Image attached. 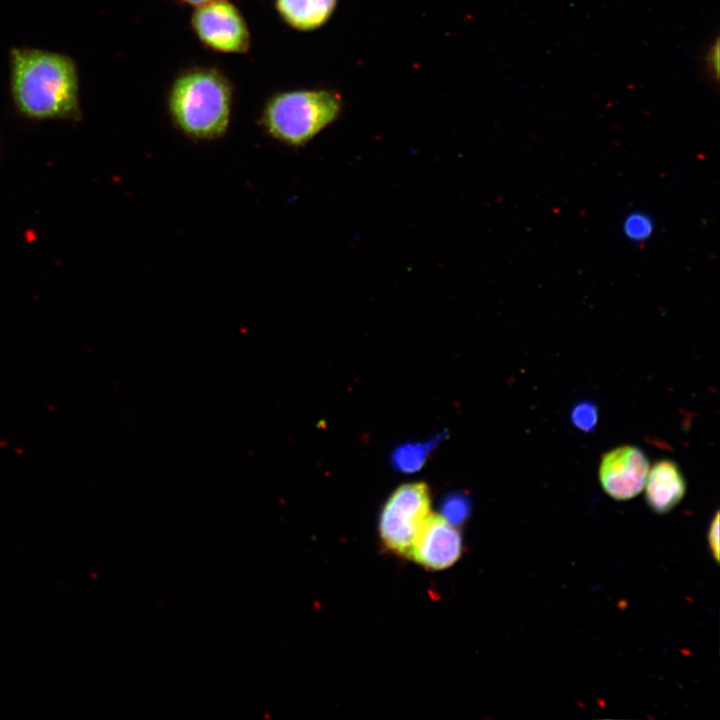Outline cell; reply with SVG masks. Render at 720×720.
I'll use <instances>...</instances> for the list:
<instances>
[{
    "mask_svg": "<svg viewBox=\"0 0 720 720\" xmlns=\"http://www.w3.org/2000/svg\"><path fill=\"white\" fill-rule=\"evenodd\" d=\"M423 460V451L416 447L403 448L397 455V462L405 469L417 468Z\"/></svg>",
    "mask_w": 720,
    "mask_h": 720,
    "instance_id": "cell-14",
    "label": "cell"
},
{
    "mask_svg": "<svg viewBox=\"0 0 720 720\" xmlns=\"http://www.w3.org/2000/svg\"><path fill=\"white\" fill-rule=\"evenodd\" d=\"M11 94L18 110L33 119L79 120V78L63 54L14 48L10 52Z\"/></svg>",
    "mask_w": 720,
    "mask_h": 720,
    "instance_id": "cell-1",
    "label": "cell"
},
{
    "mask_svg": "<svg viewBox=\"0 0 720 720\" xmlns=\"http://www.w3.org/2000/svg\"><path fill=\"white\" fill-rule=\"evenodd\" d=\"M430 506L429 489L423 482L403 484L394 490L379 519L383 545L407 557L420 527L431 513Z\"/></svg>",
    "mask_w": 720,
    "mask_h": 720,
    "instance_id": "cell-4",
    "label": "cell"
},
{
    "mask_svg": "<svg viewBox=\"0 0 720 720\" xmlns=\"http://www.w3.org/2000/svg\"><path fill=\"white\" fill-rule=\"evenodd\" d=\"M707 542L713 559L719 562V513L716 512L707 532Z\"/></svg>",
    "mask_w": 720,
    "mask_h": 720,
    "instance_id": "cell-15",
    "label": "cell"
},
{
    "mask_svg": "<svg viewBox=\"0 0 720 720\" xmlns=\"http://www.w3.org/2000/svg\"><path fill=\"white\" fill-rule=\"evenodd\" d=\"M649 468L644 450L635 445H621L602 455L599 482L611 498L629 500L644 489Z\"/></svg>",
    "mask_w": 720,
    "mask_h": 720,
    "instance_id": "cell-6",
    "label": "cell"
},
{
    "mask_svg": "<svg viewBox=\"0 0 720 720\" xmlns=\"http://www.w3.org/2000/svg\"><path fill=\"white\" fill-rule=\"evenodd\" d=\"M462 538L454 524L443 515L430 513L420 527L408 558L424 568L443 570L461 556Z\"/></svg>",
    "mask_w": 720,
    "mask_h": 720,
    "instance_id": "cell-7",
    "label": "cell"
},
{
    "mask_svg": "<svg viewBox=\"0 0 720 720\" xmlns=\"http://www.w3.org/2000/svg\"><path fill=\"white\" fill-rule=\"evenodd\" d=\"M704 68L708 77L717 82L719 77V40L715 39L704 54Z\"/></svg>",
    "mask_w": 720,
    "mask_h": 720,
    "instance_id": "cell-13",
    "label": "cell"
},
{
    "mask_svg": "<svg viewBox=\"0 0 720 720\" xmlns=\"http://www.w3.org/2000/svg\"><path fill=\"white\" fill-rule=\"evenodd\" d=\"M622 233L624 237L635 244L647 242L655 232V221L646 212L634 210L623 218Z\"/></svg>",
    "mask_w": 720,
    "mask_h": 720,
    "instance_id": "cell-10",
    "label": "cell"
},
{
    "mask_svg": "<svg viewBox=\"0 0 720 720\" xmlns=\"http://www.w3.org/2000/svg\"><path fill=\"white\" fill-rule=\"evenodd\" d=\"M341 107V98L331 91H289L267 102L261 122L273 139L297 148L306 145L333 123Z\"/></svg>",
    "mask_w": 720,
    "mask_h": 720,
    "instance_id": "cell-3",
    "label": "cell"
},
{
    "mask_svg": "<svg viewBox=\"0 0 720 720\" xmlns=\"http://www.w3.org/2000/svg\"><path fill=\"white\" fill-rule=\"evenodd\" d=\"M192 26L207 46L222 52H245L249 32L236 7L226 0H213L198 7Z\"/></svg>",
    "mask_w": 720,
    "mask_h": 720,
    "instance_id": "cell-5",
    "label": "cell"
},
{
    "mask_svg": "<svg viewBox=\"0 0 720 720\" xmlns=\"http://www.w3.org/2000/svg\"><path fill=\"white\" fill-rule=\"evenodd\" d=\"M183 1L186 2V3H189V4H191V5H194V6H198V7H199V6L204 5V4L208 3V2H211V1H213V0H183Z\"/></svg>",
    "mask_w": 720,
    "mask_h": 720,
    "instance_id": "cell-16",
    "label": "cell"
},
{
    "mask_svg": "<svg viewBox=\"0 0 720 720\" xmlns=\"http://www.w3.org/2000/svg\"><path fill=\"white\" fill-rule=\"evenodd\" d=\"M276 4L288 24L300 30H312L328 20L336 0H277Z\"/></svg>",
    "mask_w": 720,
    "mask_h": 720,
    "instance_id": "cell-9",
    "label": "cell"
},
{
    "mask_svg": "<svg viewBox=\"0 0 720 720\" xmlns=\"http://www.w3.org/2000/svg\"><path fill=\"white\" fill-rule=\"evenodd\" d=\"M443 513V516L448 521L456 525L465 519L468 513V505L461 497L449 498L444 504Z\"/></svg>",
    "mask_w": 720,
    "mask_h": 720,
    "instance_id": "cell-12",
    "label": "cell"
},
{
    "mask_svg": "<svg viewBox=\"0 0 720 720\" xmlns=\"http://www.w3.org/2000/svg\"><path fill=\"white\" fill-rule=\"evenodd\" d=\"M570 423L583 433L594 432L599 423V408L595 401L582 399L575 402L569 411Z\"/></svg>",
    "mask_w": 720,
    "mask_h": 720,
    "instance_id": "cell-11",
    "label": "cell"
},
{
    "mask_svg": "<svg viewBox=\"0 0 720 720\" xmlns=\"http://www.w3.org/2000/svg\"><path fill=\"white\" fill-rule=\"evenodd\" d=\"M645 501L656 514L672 511L685 497L687 483L680 466L672 459L656 461L645 482Z\"/></svg>",
    "mask_w": 720,
    "mask_h": 720,
    "instance_id": "cell-8",
    "label": "cell"
},
{
    "mask_svg": "<svg viewBox=\"0 0 720 720\" xmlns=\"http://www.w3.org/2000/svg\"><path fill=\"white\" fill-rule=\"evenodd\" d=\"M232 93L228 81L211 69H196L174 82L168 98L175 126L195 140H216L225 135L231 117Z\"/></svg>",
    "mask_w": 720,
    "mask_h": 720,
    "instance_id": "cell-2",
    "label": "cell"
}]
</instances>
